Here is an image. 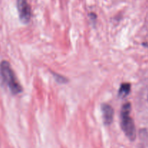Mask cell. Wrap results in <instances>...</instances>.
Listing matches in <instances>:
<instances>
[{
  "instance_id": "6da1fadb",
  "label": "cell",
  "mask_w": 148,
  "mask_h": 148,
  "mask_svg": "<svg viewBox=\"0 0 148 148\" xmlns=\"http://www.w3.org/2000/svg\"><path fill=\"white\" fill-rule=\"evenodd\" d=\"M0 72L3 79L14 95L20 93L23 91L21 85L17 81L11 66L7 61H3L0 64Z\"/></svg>"
},
{
  "instance_id": "7a4b0ae2",
  "label": "cell",
  "mask_w": 148,
  "mask_h": 148,
  "mask_svg": "<svg viewBox=\"0 0 148 148\" xmlns=\"http://www.w3.org/2000/svg\"><path fill=\"white\" fill-rule=\"evenodd\" d=\"M131 104L127 103L121 108V127L123 132L130 140H134L136 137V130L134 121L130 116Z\"/></svg>"
},
{
  "instance_id": "3957f363",
  "label": "cell",
  "mask_w": 148,
  "mask_h": 148,
  "mask_svg": "<svg viewBox=\"0 0 148 148\" xmlns=\"http://www.w3.org/2000/svg\"><path fill=\"white\" fill-rule=\"evenodd\" d=\"M17 7L20 21L24 24L28 23L31 18V9L27 0H17Z\"/></svg>"
},
{
  "instance_id": "277c9868",
  "label": "cell",
  "mask_w": 148,
  "mask_h": 148,
  "mask_svg": "<svg viewBox=\"0 0 148 148\" xmlns=\"http://www.w3.org/2000/svg\"><path fill=\"white\" fill-rule=\"evenodd\" d=\"M101 111L104 124L106 125H110L114 120V109L109 104L103 103L101 105Z\"/></svg>"
},
{
  "instance_id": "5b68a950",
  "label": "cell",
  "mask_w": 148,
  "mask_h": 148,
  "mask_svg": "<svg viewBox=\"0 0 148 148\" xmlns=\"http://www.w3.org/2000/svg\"><path fill=\"white\" fill-rule=\"evenodd\" d=\"M131 90V85L130 83H122L119 90V96L120 98H125L130 94Z\"/></svg>"
},
{
  "instance_id": "8992f818",
  "label": "cell",
  "mask_w": 148,
  "mask_h": 148,
  "mask_svg": "<svg viewBox=\"0 0 148 148\" xmlns=\"http://www.w3.org/2000/svg\"><path fill=\"white\" fill-rule=\"evenodd\" d=\"M53 76H54L55 79H56V80L57 81V82H60V83H64V82H66V79H65L64 77L61 76V75H58V74H56L54 73L53 74Z\"/></svg>"
}]
</instances>
